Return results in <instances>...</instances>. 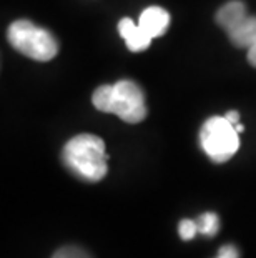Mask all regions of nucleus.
I'll return each instance as SVG.
<instances>
[{"instance_id":"obj_1","label":"nucleus","mask_w":256,"mask_h":258,"mask_svg":"<svg viewBox=\"0 0 256 258\" xmlns=\"http://www.w3.org/2000/svg\"><path fill=\"white\" fill-rule=\"evenodd\" d=\"M63 165L85 182H100L108 170V155L100 137L80 134L70 139L62 152Z\"/></svg>"},{"instance_id":"obj_2","label":"nucleus","mask_w":256,"mask_h":258,"mask_svg":"<svg viewBox=\"0 0 256 258\" xmlns=\"http://www.w3.org/2000/svg\"><path fill=\"white\" fill-rule=\"evenodd\" d=\"M92 102L97 110L115 113L127 123H138L146 117L143 92L132 80L99 87L92 95Z\"/></svg>"},{"instance_id":"obj_3","label":"nucleus","mask_w":256,"mask_h":258,"mask_svg":"<svg viewBox=\"0 0 256 258\" xmlns=\"http://www.w3.org/2000/svg\"><path fill=\"white\" fill-rule=\"evenodd\" d=\"M9 42L25 57L48 62L58 53V43L50 32L40 29L34 22L17 20L9 27Z\"/></svg>"},{"instance_id":"obj_4","label":"nucleus","mask_w":256,"mask_h":258,"mask_svg":"<svg viewBox=\"0 0 256 258\" xmlns=\"http://www.w3.org/2000/svg\"><path fill=\"white\" fill-rule=\"evenodd\" d=\"M200 144L203 152L215 163H225L239 148V134L235 125L223 117H211L200 130Z\"/></svg>"},{"instance_id":"obj_5","label":"nucleus","mask_w":256,"mask_h":258,"mask_svg":"<svg viewBox=\"0 0 256 258\" xmlns=\"http://www.w3.org/2000/svg\"><path fill=\"white\" fill-rule=\"evenodd\" d=\"M138 25L141 27V30L153 40L156 37H161L168 30V25H170V14L161 7H148L141 12L138 19Z\"/></svg>"},{"instance_id":"obj_6","label":"nucleus","mask_w":256,"mask_h":258,"mask_svg":"<svg viewBox=\"0 0 256 258\" xmlns=\"http://www.w3.org/2000/svg\"><path fill=\"white\" fill-rule=\"evenodd\" d=\"M118 32L127 43V47L132 52H141L150 45L151 38L141 30L138 24H135L132 19H122L118 22Z\"/></svg>"},{"instance_id":"obj_7","label":"nucleus","mask_w":256,"mask_h":258,"mask_svg":"<svg viewBox=\"0 0 256 258\" xmlns=\"http://www.w3.org/2000/svg\"><path fill=\"white\" fill-rule=\"evenodd\" d=\"M246 17H248L246 7H244V4L239 2V0H231V2L225 4L216 12L218 25H220L221 29L226 32V34H230V32L235 29L239 22L244 20Z\"/></svg>"},{"instance_id":"obj_8","label":"nucleus","mask_w":256,"mask_h":258,"mask_svg":"<svg viewBox=\"0 0 256 258\" xmlns=\"http://www.w3.org/2000/svg\"><path fill=\"white\" fill-rule=\"evenodd\" d=\"M228 37H230L233 45L249 50V48L256 45V17H249L248 15L228 34Z\"/></svg>"},{"instance_id":"obj_9","label":"nucleus","mask_w":256,"mask_h":258,"mask_svg":"<svg viewBox=\"0 0 256 258\" xmlns=\"http://www.w3.org/2000/svg\"><path fill=\"white\" fill-rule=\"evenodd\" d=\"M197 225H198V233L206 235V237H215L218 233V228H220V220H218L216 213L206 212L200 215Z\"/></svg>"},{"instance_id":"obj_10","label":"nucleus","mask_w":256,"mask_h":258,"mask_svg":"<svg viewBox=\"0 0 256 258\" xmlns=\"http://www.w3.org/2000/svg\"><path fill=\"white\" fill-rule=\"evenodd\" d=\"M178 233H180V237H182L185 241H188V240L195 238V235L198 233V225H197V222H193V220H188V218H185V220L180 222Z\"/></svg>"},{"instance_id":"obj_11","label":"nucleus","mask_w":256,"mask_h":258,"mask_svg":"<svg viewBox=\"0 0 256 258\" xmlns=\"http://www.w3.org/2000/svg\"><path fill=\"white\" fill-rule=\"evenodd\" d=\"M52 258H90V255L77 246H63V248L57 250Z\"/></svg>"},{"instance_id":"obj_12","label":"nucleus","mask_w":256,"mask_h":258,"mask_svg":"<svg viewBox=\"0 0 256 258\" xmlns=\"http://www.w3.org/2000/svg\"><path fill=\"white\" fill-rule=\"evenodd\" d=\"M216 258H239V253H238L236 246L225 245V246H221L220 251H218V256Z\"/></svg>"},{"instance_id":"obj_13","label":"nucleus","mask_w":256,"mask_h":258,"mask_svg":"<svg viewBox=\"0 0 256 258\" xmlns=\"http://www.w3.org/2000/svg\"><path fill=\"white\" fill-rule=\"evenodd\" d=\"M225 118L228 120V122H231L233 125L239 123V113H238L236 110H228V112L225 113Z\"/></svg>"},{"instance_id":"obj_14","label":"nucleus","mask_w":256,"mask_h":258,"mask_svg":"<svg viewBox=\"0 0 256 258\" xmlns=\"http://www.w3.org/2000/svg\"><path fill=\"white\" fill-rule=\"evenodd\" d=\"M248 60H249V63H251L253 67H256V45L248 50Z\"/></svg>"},{"instance_id":"obj_15","label":"nucleus","mask_w":256,"mask_h":258,"mask_svg":"<svg viewBox=\"0 0 256 258\" xmlns=\"http://www.w3.org/2000/svg\"><path fill=\"white\" fill-rule=\"evenodd\" d=\"M235 128H236V132H238V134H241V132L244 130L241 123H236V125H235Z\"/></svg>"}]
</instances>
